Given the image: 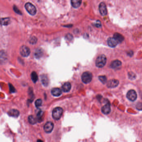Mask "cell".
I'll use <instances>...</instances> for the list:
<instances>
[{
    "label": "cell",
    "mask_w": 142,
    "mask_h": 142,
    "mask_svg": "<svg viewBox=\"0 0 142 142\" xmlns=\"http://www.w3.org/2000/svg\"><path fill=\"white\" fill-rule=\"evenodd\" d=\"M107 58L106 56L104 55H101L99 56L97 58L95 64L97 67L99 68H101L104 67L106 63Z\"/></svg>",
    "instance_id": "obj_1"
},
{
    "label": "cell",
    "mask_w": 142,
    "mask_h": 142,
    "mask_svg": "<svg viewBox=\"0 0 142 142\" xmlns=\"http://www.w3.org/2000/svg\"><path fill=\"white\" fill-rule=\"evenodd\" d=\"M63 112V110L61 107H56L55 108L53 111V118L56 120L60 119L62 116Z\"/></svg>",
    "instance_id": "obj_2"
},
{
    "label": "cell",
    "mask_w": 142,
    "mask_h": 142,
    "mask_svg": "<svg viewBox=\"0 0 142 142\" xmlns=\"http://www.w3.org/2000/svg\"><path fill=\"white\" fill-rule=\"evenodd\" d=\"M25 7L30 14L33 16L36 14L37 12L36 8L32 3H26L25 5Z\"/></svg>",
    "instance_id": "obj_3"
},
{
    "label": "cell",
    "mask_w": 142,
    "mask_h": 142,
    "mask_svg": "<svg viewBox=\"0 0 142 142\" xmlns=\"http://www.w3.org/2000/svg\"><path fill=\"white\" fill-rule=\"evenodd\" d=\"M82 80L84 83L85 84L89 83L91 81L92 79V75L90 72H84L82 75Z\"/></svg>",
    "instance_id": "obj_4"
},
{
    "label": "cell",
    "mask_w": 142,
    "mask_h": 142,
    "mask_svg": "<svg viewBox=\"0 0 142 142\" xmlns=\"http://www.w3.org/2000/svg\"><path fill=\"white\" fill-rule=\"evenodd\" d=\"M20 54L22 56L26 57L29 56L31 51L28 47L26 46H23L20 48Z\"/></svg>",
    "instance_id": "obj_5"
},
{
    "label": "cell",
    "mask_w": 142,
    "mask_h": 142,
    "mask_svg": "<svg viewBox=\"0 0 142 142\" xmlns=\"http://www.w3.org/2000/svg\"><path fill=\"white\" fill-rule=\"evenodd\" d=\"M127 97L131 101H134L136 99L137 97V95L136 92L134 90H131L127 92Z\"/></svg>",
    "instance_id": "obj_6"
},
{
    "label": "cell",
    "mask_w": 142,
    "mask_h": 142,
    "mask_svg": "<svg viewBox=\"0 0 142 142\" xmlns=\"http://www.w3.org/2000/svg\"><path fill=\"white\" fill-rule=\"evenodd\" d=\"M54 127L53 122H48L46 123L44 126V130L46 133H50L52 132Z\"/></svg>",
    "instance_id": "obj_7"
},
{
    "label": "cell",
    "mask_w": 142,
    "mask_h": 142,
    "mask_svg": "<svg viewBox=\"0 0 142 142\" xmlns=\"http://www.w3.org/2000/svg\"><path fill=\"white\" fill-rule=\"evenodd\" d=\"M99 11L101 15L103 16H105L107 13V10L106 8V5L103 2H102L99 5Z\"/></svg>",
    "instance_id": "obj_8"
},
{
    "label": "cell",
    "mask_w": 142,
    "mask_h": 142,
    "mask_svg": "<svg viewBox=\"0 0 142 142\" xmlns=\"http://www.w3.org/2000/svg\"><path fill=\"white\" fill-rule=\"evenodd\" d=\"M119 81L116 79L110 80L107 83V86L109 88H114L119 85Z\"/></svg>",
    "instance_id": "obj_9"
},
{
    "label": "cell",
    "mask_w": 142,
    "mask_h": 142,
    "mask_svg": "<svg viewBox=\"0 0 142 142\" xmlns=\"http://www.w3.org/2000/svg\"><path fill=\"white\" fill-rule=\"evenodd\" d=\"M102 112L104 114H108L111 110L110 105L109 103H106V104L103 106L102 108Z\"/></svg>",
    "instance_id": "obj_10"
},
{
    "label": "cell",
    "mask_w": 142,
    "mask_h": 142,
    "mask_svg": "<svg viewBox=\"0 0 142 142\" xmlns=\"http://www.w3.org/2000/svg\"><path fill=\"white\" fill-rule=\"evenodd\" d=\"M108 43L110 47H116L118 43L114 38L111 37L108 39Z\"/></svg>",
    "instance_id": "obj_11"
},
{
    "label": "cell",
    "mask_w": 142,
    "mask_h": 142,
    "mask_svg": "<svg viewBox=\"0 0 142 142\" xmlns=\"http://www.w3.org/2000/svg\"><path fill=\"white\" fill-rule=\"evenodd\" d=\"M19 112L16 109H12L8 111V115L9 116L14 118H17L19 115Z\"/></svg>",
    "instance_id": "obj_12"
},
{
    "label": "cell",
    "mask_w": 142,
    "mask_h": 142,
    "mask_svg": "<svg viewBox=\"0 0 142 142\" xmlns=\"http://www.w3.org/2000/svg\"><path fill=\"white\" fill-rule=\"evenodd\" d=\"M51 93L54 96L58 97L61 95L62 91L60 88H53L51 90Z\"/></svg>",
    "instance_id": "obj_13"
},
{
    "label": "cell",
    "mask_w": 142,
    "mask_h": 142,
    "mask_svg": "<svg viewBox=\"0 0 142 142\" xmlns=\"http://www.w3.org/2000/svg\"><path fill=\"white\" fill-rule=\"evenodd\" d=\"M113 38L116 40L118 43L122 42L124 39V37L118 33H115L113 36Z\"/></svg>",
    "instance_id": "obj_14"
},
{
    "label": "cell",
    "mask_w": 142,
    "mask_h": 142,
    "mask_svg": "<svg viewBox=\"0 0 142 142\" xmlns=\"http://www.w3.org/2000/svg\"><path fill=\"white\" fill-rule=\"evenodd\" d=\"M71 88V85L69 82H66L63 85L62 87V90L64 92H68L70 90Z\"/></svg>",
    "instance_id": "obj_15"
},
{
    "label": "cell",
    "mask_w": 142,
    "mask_h": 142,
    "mask_svg": "<svg viewBox=\"0 0 142 142\" xmlns=\"http://www.w3.org/2000/svg\"><path fill=\"white\" fill-rule=\"evenodd\" d=\"M122 65V63L119 60H115L111 63L110 67L113 68H117L120 67Z\"/></svg>",
    "instance_id": "obj_16"
},
{
    "label": "cell",
    "mask_w": 142,
    "mask_h": 142,
    "mask_svg": "<svg viewBox=\"0 0 142 142\" xmlns=\"http://www.w3.org/2000/svg\"><path fill=\"white\" fill-rule=\"evenodd\" d=\"M41 80L43 85L45 86H47L48 85L49 83V80L46 75L43 74L41 76Z\"/></svg>",
    "instance_id": "obj_17"
},
{
    "label": "cell",
    "mask_w": 142,
    "mask_h": 142,
    "mask_svg": "<svg viewBox=\"0 0 142 142\" xmlns=\"http://www.w3.org/2000/svg\"><path fill=\"white\" fill-rule=\"evenodd\" d=\"M11 20L9 18H2L0 20V23L3 26H7L10 24Z\"/></svg>",
    "instance_id": "obj_18"
},
{
    "label": "cell",
    "mask_w": 142,
    "mask_h": 142,
    "mask_svg": "<svg viewBox=\"0 0 142 142\" xmlns=\"http://www.w3.org/2000/svg\"><path fill=\"white\" fill-rule=\"evenodd\" d=\"M82 1L80 0H72L71 1L72 6L75 8H77L80 6Z\"/></svg>",
    "instance_id": "obj_19"
},
{
    "label": "cell",
    "mask_w": 142,
    "mask_h": 142,
    "mask_svg": "<svg viewBox=\"0 0 142 142\" xmlns=\"http://www.w3.org/2000/svg\"><path fill=\"white\" fill-rule=\"evenodd\" d=\"M28 121H29L30 123L32 124V125H34V124H36V122H37V120L33 116H30L28 117Z\"/></svg>",
    "instance_id": "obj_20"
},
{
    "label": "cell",
    "mask_w": 142,
    "mask_h": 142,
    "mask_svg": "<svg viewBox=\"0 0 142 142\" xmlns=\"http://www.w3.org/2000/svg\"><path fill=\"white\" fill-rule=\"evenodd\" d=\"M31 78L32 80L34 83H36L38 80V76L36 72H33L31 74Z\"/></svg>",
    "instance_id": "obj_21"
},
{
    "label": "cell",
    "mask_w": 142,
    "mask_h": 142,
    "mask_svg": "<svg viewBox=\"0 0 142 142\" xmlns=\"http://www.w3.org/2000/svg\"><path fill=\"white\" fill-rule=\"evenodd\" d=\"M98 79L103 84L106 83L107 80V78L105 76H100L98 77Z\"/></svg>",
    "instance_id": "obj_22"
},
{
    "label": "cell",
    "mask_w": 142,
    "mask_h": 142,
    "mask_svg": "<svg viewBox=\"0 0 142 142\" xmlns=\"http://www.w3.org/2000/svg\"><path fill=\"white\" fill-rule=\"evenodd\" d=\"M35 105L37 108H38L42 104V100L41 99H38L35 102Z\"/></svg>",
    "instance_id": "obj_23"
},
{
    "label": "cell",
    "mask_w": 142,
    "mask_h": 142,
    "mask_svg": "<svg viewBox=\"0 0 142 142\" xmlns=\"http://www.w3.org/2000/svg\"><path fill=\"white\" fill-rule=\"evenodd\" d=\"M42 54V51H41V50H38L37 51H36V52L35 53V55L37 58H38L41 57Z\"/></svg>",
    "instance_id": "obj_24"
},
{
    "label": "cell",
    "mask_w": 142,
    "mask_h": 142,
    "mask_svg": "<svg viewBox=\"0 0 142 142\" xmlns=\"http://www.w3.org/2000/svg\"><path fill=\"white\" fill-rule=\"evenodd\" d=\"M128 76L129 79H131V80H133L136 78V75L132 72H130L128 73Z\"/></svg>",
    "instance_id": "obj_25"
},
{
    "label": "cell",
    "mask_w": 142,
    "mask_h": 142,
    "mask_svg": "<svg viewBox=\"0 0 142 142\" xmlns=\"http://www.w3.org/2000/svg\"><path fill=\"white\" fill-rule=\"evenodd\" d=\"M37 39H36V37H33L32 38H30V40H29L31 44H35L36 42H37Z\"/></svg>",
    "instance_id": "obj_26"
},
{
    "label": "cell",
    "mask_w": 142,
    "mask_h": 142,
    "mask_svg": "<svg viewBox=\"0 0 142 142\" xmlns=\"http://www.w3.org/2000/svg\"><path fill=\"white\" fill-rule=\"evenodd\" d=\"M42 114H43V113L42 111H40L37 114V117H38V119H41L42 116Z\"/></svg>",
    "instance_id": "obj_27"
},
{
    "label": "cell",
    "mask_w": 142,
    "mask_h": 142,
    "mask_svg": "<svg viewBox=\"0 0 142 142\" xmlns=\"http://www.w3.org/2000/svg\"><path fill=\"white\" fill-rule=\"evenodd\" d=\"M10 88L11 91V92H15V89L11 85H10Z\"/></svg>",
    "instance_id": "obj_28"
},
{
    "label": "cell",
    "mask_w": 142,
    "mask_h": 142,
    "mask_svg": "<svg viewBox=\"0 0 142 142\" xmlns=\"http://www.w3.org/2000/svg\"><path fill=\"white\" fill-rule=\"evenodd\" d=\"M37 142H43L42 141V140H38V141H37Z\"/></svg>",
    "instance_id": "obj_29"
}]
</instances>
